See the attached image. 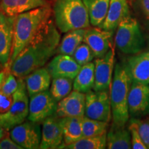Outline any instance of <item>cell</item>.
<instances>
[{
  "instance_id": "obj_13",
  "label": "cell",
  "mask_w": 149,
  "mask_h": 149,
  "mask_svg": "<svg viewBox=\"0 0 149 149\" xmlns=\"http://www.w3.org/2000/svg\"><path fill=\"white\" fill-rule=\"evenodd\" d=\"M64 144V136L59 117L54 114L43 122L42 140L40 148H61Z\"/></svg>"
},
{
  "instance_id": "obj_16",
  "label": "cell",
  "mask_w": 149,
  "mask_h": 149,
  "mask_svg": "<svg viewBox=\"0 0 149 149\" xmlns=\"http://www.w3.org/2000/svg\"><path fill=\"white\" fill-rule=\"evenodd\" d=\"M86 94L74 91L57 103L59 117H83L85 115Z\"/></svg>"
},
{
  "instance_id": "obj_29",
  "label": "cell",
  "mask_w": 149,
  "mask_h": 149,
  "mask_svg": "<svg viewBox=\"0 0 149 149\" xmlns=\"http://www.w3.org/2000/svg\"><path fill=\"white\" fill-rule=\"evenodd\" d=\"M72 57L81 66L91 62L95 57L92 50L84 42L78 46L72 55Z\"/></svg>"
},
{
  "instance_id": "obj_30",
  "label": "cell",
  "mask_w": 149,
  "mask_h": 149,
  "mask_svg": "<svg viewBox=\"0 0 149 149\" xmlns=\"http://www.w3.org/2000/svg\"><path fill=\"white\" fill-rule=\"evenodd\" d=\"M130 121L135 124L143 142L149 149V120H140L133 117Z\"/></svg>"
},
{
  "instance_id": "obj_18",
  "label": "cell",
  "mask_w": 149,
  "mask_h": 149,
  "mask_svg": "<svg viewBox=\"0 0 149 149\" xmlns=\"http://www.w3.org/2000/svg\"><path fill=\"white\" fill-rule=\"evenodd\" d=\"M29 97L48 91L51 84L52 77L46 67L33 70L24 78Z\"/></svg>"
},
{
  "instance_id": "obj_33",
  "label": "cell",
  "mask_w": 149,
  "mask_h": 149,
  "mask_svg": "<svg viewBox=\"0 0 149 149\" xmlns=\"http://www.w3.org/2000/svg\"><path fill=\"white\" fill-rule=\"evenodd\" d=\"M13 95H8L0 91V114L6 113L12 105Z\"/></svg>"
},
{
  "instance_id": "obj_2",
  "label": "cell",
  "mask_w": 149,
  "mask_h": 149,
  "mask_svg": "<svg viewBox=\"0 0 149 149\" xmlns=\"http://www.w3.org/2000/svg\"><path fill=\"white\" fill-rule=\"evenodd\" d=\"M52 9L44 6L15 16L10 68L15 59L51 18Z\"/></svg>"
},
{
  "instance_id": "obj_23",
  "label": "cell",
  "mask_w": 149,
  "mask_h": 149,
  "mask_svg": "<svg viewBox=\"0 0 149 149\" xmlns=\"http://www.w3.org/2000/svg\"><path fill=\"white\" fill-rule=\"evenodd\" d=\"M95 84V64L89 62L81 66L79 72L73 79V90L87 93L93 90Z\"/></svg>"
},
{
  "instance_id": "obj_3",
  "label": "cell",
  "mask_w": 149,
  "mask_h": 149,
  "mask_svg": "<svg viewBox=\"0 0 149 149\" xmlns=\"http://www.w3.org/2000/svg\"><path fill=\"white\" fill-rule=\"evenodd\" d=\"M131 84L124 65L117 64L110 90L113 125L117 127H125L129 120L128 97Z\"/></svg>"
},
{
  "instance_id": "obj_37",
  "label": "cell",
  "mask_w": 149,
  "mask_h": 149,
  "mask_svg": "<svg viewBox=\"0 0 149 149\" xmlns=\"http://www.w3.org/2000/svg\"><path fill=\"white\" fill-rule=\"evenodd\" d=\"M8 135V131L7 130H6L4 128L2 127L0 125V141L2 139L3 137H5L6 136Z\"/></svg>"
},
{
  "instance_id": "obj_20",
  "label": "cell",
  "mask_w": 149,
  "mask_h": 149,
  "mask_svg": "<svg viewBox=\"0 0 149 149\" xmlns=\"http://www.w3.org/2000/svg\"><path fill=\"white\" fill-rule=\"evenodd\" d=\"M48 5L46 0H1L0 12L15 17L33 9Z\"/></svg>"
},
{
  "instance_id": "obj_34",
  "label": "cell",
  "mask_w": 149,
  "mask_h": 149,
  "mask_svg": "<svg viewBox=\"0 0 149 149\" xmlns=\"http://www.w3.org/2000/svg\"><path fill=\"white\" fill-rule=\"evenodd\" d=\"M0 149H23L21 146L15 141L13 139L8 135L0 141Z\"/></svg>"
},
{
  "instance_id": "obj_31",
  "label": "cell",
  "mask_w": 149,
  "mask_h": 149,
  "mask_svg": "<svg viewBox=\"0 0 149 149\" xmlns=\"http://www.w3.org/2000/svg\"><path fill=\"white\" fill-rule=\"evenodd\" d=\"M18 87L19 78L11 73L10 71L6 77L0 91L8 95H13L14 93L17 90Z\"/></svg>"
},
{
  "instance_id": "obj_38",
  "label": "cell",
  "mask_w": 149,
  "mask_h": 149,
  "mask_svg": "<svg viewBox=\"0 0 149 149\" xmlns=\"http://www.w3.org/2000/svg\"><path fill=\"white\" fill-rule=\"evenodd\" d=\"M3 68H3L2 65H1V63H0V70H2V69H3Z\"/></svg>"
},
{
  "instance_id": "obj_10",
  "label": "cell",
  "mask_w": 149,
  "mask_h": 149,
  "mask_svg": "<svg viewBox=\"0 0 149 149\" xmlns=\"http://www.w3.org/2000/svg\"><path fill=\"white\" fill-rule=\"evenodd\" d=\"M95 64V84L93 90L110 91L115 64L114 48L111 47L102 57L97 58Z\"/></svg>"
},
{
  "instance_id": "obj_11",
  "label": "cell",
  "mask_w": 149,
  "mask_h": 149,
  "mask_svg": "<svg viewBox=\"0 0 149 149\" xmlns=\"http://www.w3.org/2000/svg\"><path fill=\"white\" fill-rule=\"evenodd\" d=\"M129 115L139 118L149 114V86L132 82L128 97Z\"/></svg>"
},
{
  "instance_id": "obj_15",
  "label": "cell",
  "mask_w": 149,
  "mask_h": 149,
  "mask_svg": "<svg viewBox=\"0 0 149 149\" xmlns=\"http://www.w3.org/2000/svg\"><path fill=\"white\" fill-rule=\"evenodd\" d=\"M124 65L132 82L149 84V51L135 54Z\"/></svg>"
},
{
  "instance_id": "obj_28",
  "label": "cell",
  "mask_w": 149,
  "mask_h": 149,
  "mask_svg": "<svg viewBox=\"0 0 149 149\" xmlns=\"http://www.w3.org/2000/svg\"><path fill=\"white\" fill-rule=\"evenodd\" d=\"M108 126L109 122L93 120L85 115L81 119L83 137H92L104 135L107 133Z\"/></svg>"
},
{
  "instance_id": "obj_35",
  "label": "cell",
  "mask_w": 149,
  "mask_h": 149,
  "mask_svg": "<svg viewBox=\"0 0 149 149\" xmlns=\"http://www.w3.org/2000/svg\"><path fill=\"white\" fill-rule=\"evenodd\" d=\"M137 3L143 15L149 24V0H138Z\"/></svg>"
},
{
  "instance_id": "obj_6",
  "label": "cell",
  "mask_w": 149,
  "mask_h": 149,
  "mask_svg": "<svg viewBox=\"0 0 149 149\" xmlns=\"http://www.w3.org/2000/svg\"><path fill=\"white\" fill-rule=\"evenodd\" d=\"M24 78H19V87L13 95L12 105L6 113L0 114V125L8 131L23 123L29 113V100Z\"/></svg>"
},
{
  "instance_id": "obj_4",
  "label": "cell",
  "mask_w": 149,
  "mask_h": 149,
  "mask_svg": "<svg viewBox=\"0 0 149 149\" xmlns=\"http://www.w3.org/2000/svg\"><path fill=\"white\" fill-rule=\"evenodd\" d=\"M53 13L56 26L61 33L90 26L88 11L82 0H56Z\"/></svg>"
},
{
  "instance_id": "obj_5",
  "label": "cell",
  "mask_w": 149,
  "mask_h": 149,
  "mask_svg": "<svg viewBox=\"0 0 149 149\" xmlns=\"http://www.w3.org/2000/svg\"><path fill=\"white\" fill-rule=\"evenodd\" d=\"M115 37V46L121 53L135 55L141 52L144 40L138 22L131 17H126L117 28Z\"/></svg>"
},
{
  "instance_id": "obj_39",
  "label": "cell",
  "mask_w": 149,
  "mask_h": 149,
  "mask_svg": "<svg viewBox=\"0 0 149 149\" xmlns=\"http://www.w3.org/2000/svg\"><path fill=\"white\" fill-rule=\"evenodd\" d=\"M0 1H1V0H0Z\"/></svg>"
},
{
  "instance_id": "obj_12",
  "label": "cell",
  "mask_w": 149,
  "mask_h": 149,
  "mask_svg": "<svg viewBox=\"0 0 149 149\" xmlns=\"http://www.w3.org/2000/svg\"><path fill=\"white\" fill-rule=\"evenodd\" d=\"M15 17L0 12V63L10 69V61L13 44Z\"/></svg>"
},
{
  "instance_id": "obj_22",
  "label": "cell",
  "mask_w": 149,
  "mask_h": 149,
  "mask_svg": "<svg viewBox=\"0 0 149 149\" xmlns=\"http://www.w3.org/2000/svg\"><path fill=\"white\" fill-rule=\"evenodd\" d=\"M81 119L82 117H59L64 136L63 146L75 142L83 137Z\"/></svg>"
},
{
  "instance_id": "obj_19",
  "label": "cell",
  "mask_w": 149,
  "mask_h": 149,
  "mask_svg": "<svg viewBox=\"0 0 149 149\" xmlns=\"http://www.w3.org/2000/svg\"><path fill=\"white\" fill-rule=\"evenodd\" d=\"M129 13L127 0H111L107 17L101 28L114 32L120 22L129 16Z\"/></svg>"
},
{
  "instance_id": "obj_25",
  "label": "cell",
  "mask_w": 149,
  "mask_h": 149,
  "mask_svg": "<svg viewBox=\"0 0 149 149\" xmlns=\"http://www.w3.org/2000/svg\"><path fill=\"white\" fill-rule=\"evenodd\" d=\"M86 29L72 30L66 33L60 41L57 53L72 56L78 46L84 42Z\"/></svg>"
},
{
  "instance_id": "obj_9",
  "label": "cell",
  "mask_w": 149,
  "mask_h": 149,
  "mask_svg": "<svg viewBox=\"0 0 149 149\" xmlns=\"http://www.w3.org/2000/svg\"><path fill=\"white\" fill-rule=\"evenodd\" d=\"M10 136L17 144L25 149L40 148L42 130L39 123L24 122L10 130Z\"/></svg>"
},
{
  "instance_id": "obj_7",
  "label": "cell",
  "mask_w": 149,
  "mask_h": 149,
  "mask_svg": "<svg viewBox=\"0 0 149 149\" xmlns=\"http://www.w3.org/2000/svg\"><path fill=\"white\" fill-rule=\"evenodd\" d=\"M85 116L109 123L112 117L110 91L91 90L86 93Z\"/></svg>"
},
{
  "instance_id": "obj_17",
  "label": "cell",
  "mask_w": 149,
  "mask_h": 149,
  "mask_svg": "<svg viewBox=\"0 0 149 149\" xmlns=\"http://www.w3.org/2000/svg\"><path fill=\"white\" fill-rule=\"evenodd\" d=\"M52 79L66 77L74 79L79 72L81 66L71 55L59 53L55 56L46 66Z\"/></svg>"
},
{
  "instance_id": "obj_21",
  "label": "cell",
  "mask_w": 149,
  "mask_h": 149,
  "mask_svg": "<svg viewBox=\"0 0 149 149\" xmlns=\"http://www.w3.org/2000/svg\"><path fill=\"white\" fill-rule=\"evenodd\" d=\"M88 11L90 24L93 26L101 28L103 24L111 0H82Z\"/></svg>"
},
{
  "instance_id": "obj_8",
  "label": "cell",
  "mask_w": 149,
  "mask_h": 149,
  "mask_svg": "<svg viewBox=\"0 0 149 149\" xmlns=\"http://www.w3.org/2000/svg\"><path fill=\"white\" fill-rule=\"evenodd\" d=\"M57 103L48 91L35 95L30 97L28 120L43 123L48 117L55 114Z\"/></svg>"
},
{
  "instance_id": "obj_32",
  "label": "cell",
  "mask_w": 149,
  "mask_h": 149,
  "mask_svg": "<svg viewBox=\"0 0 149 149\" xmlns=\"http://www.w3.org/2000/svg\"><path fill=\"white\" fill-rule=\"evenodd\" d=\"M130 135H131V144L133 149H147L145 146L144 143L143 142L140 135H139L138 130L133 122L130 121L129 126H128Z\"/></svg>"
},
{
  "instance_id": "obj_14",
  "label": "cell",
  "mask_w": 149,
  "mask_h": 149,
  "mask_svg": "<svg viewBox=\"0 0 149 149\" xmlns=\"http://www.w3.org/2000/svg\"><path fill=\"white\" fill-rule=\"evenodd\" d=\"M113 31H109L100 27L87 28L84 42L88 45L96 58L102 57L109 51Z\"/></svg>"
},
{
  "instance_id": "obj_24",
  "label": "cell",
  "mask_w": 149,
  "mask_h": 149,
  "mask_svg": "<svg viewBox=\"0 0 149 149\" xmlns=\"http://www.w3.org/2000/svg\"><path fill=\"white\" fill-rule=\"evenodd\" d=\"M107 147L109 149L132 148L131 135L129 130L113 125L107 134Z\"/></svg>"
},
{
  "instance_id": "obj_27",
  "label": "cell",
  "mask_w": 149,
  "mask_h": 149,
  "mask_svg": "<svg viewBox=\"0 0 149 149\" xmlns=\"http://www.w3.org/2000/svg\"><path fill=\"white\" fill-rule=\"evenodd\" d=\"M73 89V79L66 77L53 78L49 92L57 102L71 93Z\"/></svg>"
},
{
  "instance_id": "obj_36",
  "label": "cell",
  "mask_w": 149,
  "mask_h": 149,
  "mask_svg": "<svg viewBox=\"0 0 149 149\" xmlns=\"http://www.w3.org/2000/svg\"><path fill=\"white\" fill-rule=\"evenodd\" d=\"M9 72H10V69H8V68H3V69L0 70V89H1V86L4 81L6 77Z\"/></svg>"
},
{
  "instance_id": "obj_26",
  "label": "cell",
  "mask_w": 149,
  "mask_h": 149,
  "mask_svg": "<svg viewBox=\"0 0 149 149\" xmlns=\"http://www.w3.org/2000/svg\"><path fill=\"white\" fill-rule=\"evenodd\" d=\"M107 134L92 137H82L72 144L64 145L61 148L104 149L107 147Z\"/></svg>"
},
{
  "instance_id": "obj_1",
  "label": "cell",
  "mask_w": 149,
  "mask_h": 149,
  "mask_svg": "<svg viewBox=\"0 0 149 149\" xmlns=\"http://www.w3.org/2000/svg\"><path fill=\"white\" fill-rule=\"evenodd\" d=\"M61 37L55 22L51 18L34 38L19 53L11 64L10 71L18 78L44 67L57 53Z\"/></svg>"
}]
</instances>
